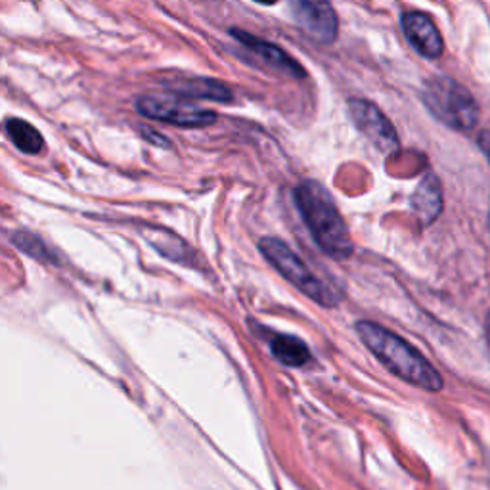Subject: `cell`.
<instances>
[{"label": "cell", "instance_id": "6da1fadb", "mask_svg": "<svg viewBox=\"0 0 490 490\" xmlns=\"http://www.w3.org/2000/svg\"><path fill=\"white\" fill-rule=\"evenodd\" d=\"M357 333L368 351L399 380L429 393H438L445 381L437 368L414 345L370 320L357 322Z\"/></svg>", "mask_w": 490, "mask_h": 490}, {"label": "cell", "instance_id": "2e32d148", "mask_svg": "<svg viewBox=\"0 0 490 490\" xmlns=\"http://www.w3.org/2000/svg\"><path fill=\"white\" fill-rule=\"evenodd\" d=\"M142 132L146 134L149 142H156V144L161 146V148H171V142H167L165 137H161L159 132H151V130H148V129H142Z\"/></svg>", "mask_w": 490, "mask_h": 490}, {"label": "cell", "instance_id": "8992f818", "mask_svg": "<svg viewBox=\"0 0 490 490\" xmlns=\"http://www.w3.org/2000/svg\"><path fill=\"white\" fill-rule=\"evenodd\" d=\"M349 115L352 123L364 134V137L374 144L381 154H395L399 149V134L393 123L387 120L383 111L370 100L351 98L349 100Z\"/></svg>", "mask_w": 490, "mask_h": 490}, {"label": "cell", "instance_id": "30bf717a", "mask_svg": "<svg viewBox=\"0 0 490 490\" xmlns=\"http://www.w3.org/2000/svg\"><path fill=\"white\" fill-rule=\"evenodd\" d=\"M167 89H171L175 96L194 98V100H211V102H232V91L226 84L215 79L194 77V79H178L167 82Z\"/></svg>", "mask_w": 490, "mask_h": 490}, {"label": "cell", "instance_id": "ac0fdd59", "mask_svg": "<svg viewBox=\"0 0 490 490\" xmlns=\"http://www.w3.org/2000/svg\"><path fill=\"white\" fill-rule=\"evenodd\" d=\"M485 343H486V351L490 354V311H488V314L485 318Z\"/></svg>", "mask_w": 490, "mask_h": 490}, {"label": "cell", "instance_id": "e0dca14e", "mask_svg": "<svg viewBox=\"0 0 490 490\" xmlns=\"http://www.w3.org/2000/svg\"><path fill=\"white\" fill-rule=\"evenodd\" d=\"M479 148L483 149V154L486 156V159L490 163V130H485L479 134Z\"/></svg>", "mask_w": 490, "mask_h": 490}, {"label": "cell", "instance_id": "7c38bea8", "mask_svg": "<svg viewBox=\"0 0 490 490\" xmlns=\"http://www.w3.org/2000/svg\"><path fill=\"white\" fill-rule=\"evenodd\" d=\"M268 347H270V352H273V357L283 366L299 368V366H305L311 360L309 347L295 335L276 333L270 337Z\"/></svg>", "mask_w": 490, "mask_h": 490}, {"label": "cell", "instance_id": "3957f363", "mask_svg": "<svg viewBox=\"0 0 490 490\" xmlns=\"http://www.w3.org/2000/svg\"><path fill=\"white\" fill-rule=\"evenodd\" d=\"M259 249L263 257L273 264L287 282L293 283L301 293H305L309 299L322 307L340 305L343 299L341 287L318 276L285 242L274 238V235H266V238H261Z\"/></svg>", "mask_w": 490, "mask_h": 490}, {"label": "cell", "instance_id": "9a60e30c", "mask_svg": "<svg viewBox=\"0 0 490 490\" xmlns=\"http://www.w3.org/2000/svg\"><path fill=\"white\" fill-rule=\"evenodd\" d=\"M12 244L18 245L22 251H25L27 255L35 257L39 261H50V255H48V249L46 245L37 238V235L33 234H27V232H18L12 235Z\"/></svg>", "mask_w": 490, "mask_h": 490}, {"label": "cell", "instance_id": "5b68a950", "mask_svg": "<svg viewBox=\"0 0 490 490\" xmlns=\"http://www.w3.org/2000/svg\"><path fill=\"white\" fill-rule=\"evenodd\" d=\"M137 111L148 120L186 129L211 127L216 121L215 111L182 102L175 96H140L137 100Z\"/></svg>", "mask_w": 490, "mask_h": 490}, {"label": "cell", "instance_id": "277c9868", "mask_svg": "<svg viewBox=\"0 0 490 490\" xmlns=\"http://www.w3.org/2000/svg\"><path fill=\"white\" fill-rule=\"evenodd\" d=\"M426 108L435 120L454 130H471L479 123V106L471 92L450 77H433L421 92Z\"/></svg>", "mask_w": 490, "mask_h": 490}, {"label": "cell", "instance_id": "52a82bcc", "mask_svg": "<svg viewBox=\"0 0 490 490\" xmlns=\"http://www.w3.org/2000/svg\"><path fill=\"white\" fill-rule=\"evenodd\" d=\"M292 12L299 27L320 44L337 39V14L330 0H292Z\"/></svg>", "mask_w": 490, "mask_h": 490}, {"label": "cell", "instance_id": "7a4b0ae2", "mask_svg": "<svg viewBox=\"0 0 490 490\" xmlns=\"http://www.w3.org/2000/svg\"><path fill=\"white\" fill-rule=\"evenodd\" d=\"M293 197L316 245L331 259H349L354 251L349 228L324 186L316 180L301 182Z\"/></svg>", "mask_w": 490, "mask_h": 490}, {"label": "cell", "instance_id": "8fae6325", "mask_svg": "<svg viewBox=\"0 0 490 490\" xmlns=\"http://www.w3.org/2000/svg\"><path fill=\"white\" fill-rule=\"evenodd\" d=\"M412 209L424 225H431L443 211V188L438 178L429 173L419 182L412 196Z\"/></svg>", "mask_w": 490, "mask_h": 490}, {"label": "cell", "instance_id": "d6986e66", "mask_svg": "<svg viewBox=\"0 0 490 490\" xmlns=\"http://www.w3.org/2000/svg\"><path fill=\"white\" fill-rule=\"evenodd\" d=\"M255 3H261V5H266V6H270V5H274V3H278V0H255Z\"/></svg>", "mask_w": 490, "mask_h": 490}, {"label": "cell", "instance_id": "ba28073f", "mask_svg": "<svg viewBox=\"0 0 490 490\" xmlns=\"http://www.w3.org/2000/svg\"><path fill=\"white\" fill-rule=\"evenodd\" d=\"M230 35L238 43H242L249 53L255 54L266 67H270V70L283 73L287 77H295V79L307 77V72L303 70V67L292 56H287L280 46L263 41L255 35H251V33L240 31V29H230Z\"/></svg>", "mask_w": 490, "mask_h": 490}, {"label": "cell", "instance_id": "4fadbf2b", "mask_svg": "<svg viewBox=\"0 0 490 490\" xmlns=\"http://www.w3.org/2000/svg\"><path fill=\"white\" fill-rule=\"evenodd\" d=\"M6 132L14 146L18 148L24 154L35 156L44 148V140L41 137V132L27 123L25 120H18V117H10L6 121Z\"/></svg>", "mask_w": 490, "mask_h": 490}, {"label": "cell", "instance_id": "9c48e42d", "mask_svg": "<svg viewBox=\"0 0 490 490\" xmlns=\"http://www.w3.org/2000/svg\"><path fill=\"white\" fill-rule=\"evenodd\" d=\"M402 31L416 53L424 58L437 60L443 54V37L428 14L410 12L402 15Z\"/></svg>", "mask_w": 490, "mask_h": 490}, {"label": "cell", "instance_id": "5bb4252c", "mask_svg": "<svg viewBox=\"0 0 490 490\" xmlns=\"http://www.w3.org/2000/svg\"><path fill=\"white\" fill-rule=\"evenodd\" d=\"M148 235H149L148 240L151 242V245H154L161 253V255L168 257L171 261H177V263L190 264L188 257L194 255V251L188 245H186L184 242H180L177 235L161 232L158 228H149Z\"/></svg>", "mask_w": 490, "mask_h": 490}]
</instances>
